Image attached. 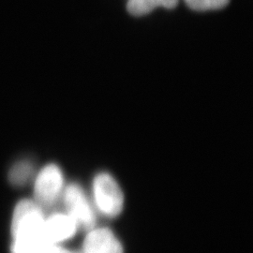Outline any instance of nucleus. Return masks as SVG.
<instances>
[{"label":"nucleus","instance_id":"11","mask_svg":"<svg viewBox=\"0 0 253 253\" xmlns=\"http://www.w3.org/2000/svg\"><path fill=\"white\" fill-rule=\"evenodd\" d=\"M45 253H73L70 251H68L67 249H65L63 247L59 246V245H55L51 247Z\"/></svg>","mask_w":253,"mask_h":253},{"label":"nucleus","instance_id":"9","mask_svg":"<svg viewBox=\"0 0 253 253\" xmlns=\"http://www.w3.org/2000/svg\"><path fill=\"white\" fill-rule=\"evenodd\" d=\"M35 166L28 160H22L13 164L9 172V180L15 187H23L33 178Z\"/></svg>","mask_w":253,"mask_h":253},{"label":"nucleus","instance_id":"1","mask_svg":"<svg viewBox=\"0 0 253 253\" xmlns=\"http://www.w3.org/2000/svg\"><path fill=\"white\" fill-rule=\"evenodd\" d=\"M93 205L104 217H117L124 208V193L117 179L108 172H98L92 180Z\"/></svg>","mask_w":253,"mask_h":253},{"label":"nucleus","instance_id":"10","mask_svg":"<svg viewBox=\"0 0 253 253\" xmlns=\"http://www.w3.org/2000/svg\"><path fill=\"white\" fill-rule=\"evenodd\" d=\"M230 0H185L190 9L197 11L216 10L226 7Z\"/></svg>","mask_w":253,"mask_h":253},{"label":"nucleus","instance_id":"6","mask_svg":"<svg viewBox=\"0 0 253 253\" xmlns=\"http://www.w3.org/2000/svg\"><path fill=\"white\" fill-rule=\"evenodd\" d=\"M83 253H124V250L111 230L94 227L84 240Z\"/></svg>","mask_w":253,"mask_h":253},{"label":"nucleus","instance_id":"7","mask_svg":"<svg viewBox=\"0 0 253 253\" xmlns=\"http://www.w3.org/2000/svg\"><path fill=\"white\" fill-rule=\"evenodd\" d=\"M51 247L42 231L36 234L14 238L11 246V253H45Z\"/></svg>","mask_w":253,"mask_h":253},{"label":"nucleus","instance_id":"3","mask_svg":"<svg viewBox=\"0 0 253 253\" xmlns=\"http://www.w3.org/2000/svg\"><path fill=\"white\" fill-rule=\"evenodd\" d=\"M61 199L66 213L73 217L78 228L89 231L95 227L96 214L94 205L79 184L71 183L65 186Z\"/></svg>","mask_w":253,"mask_h":253},{"label":"nucleus","instance_id":"8","mask_svg":"<svg viewBox=\"0 0 253 253\" xmlns=\"http://www.w3.org/2000/svg\"><path fill=\"white\" fill-rule=\"evenodd\" d=\"M177 3L178 0H128L126 9L133 16H144L160 7L173 9Z\"/></svg>","mask_w":253,"mask_h":253},{"label":"nucleus","instance_id":"2","mask_svg":"<svg viewBox=\"0 0 253 253\" xmlns=\"http://www.w3.org/2000/svg\"><path fill=\"white\" fill-rule=\"evenodd\" d=\"M65 186L61 168L54 163L47 164L35 176V202L42 208L54 206L61 199Z\"/></svg>","mask_w":253,"mask_h":253},{"label":"nucleus","instance_id":"5","mask_svg":"<svg viewBox=\"0 0 253 253\" xmlns=\"http://www.w3.org/2000/svg\"><path fill=\"white\" fill-rule=\"evenodd\" d=\"M78 225L67 213H57L45 217L42 232L51 246L59 245L71 239L76 234Z\"/></svg>","mask_w":253,"mask_h":253},{"label":"nucleus","instance_id":"4","mask_svg":"<svg viewBox=\"0 0 253 253\" xmlns=\"http://www.w3.org/2000/svg\"><path fill=\"white\" fill-rule=\"evenodd\" d=\"M44 220L43 208L35 201H20L14 208L11 220V235L13 239L42 231Z\"/></svg>","mask_w":253,"mask_h":253}]
</instances>
